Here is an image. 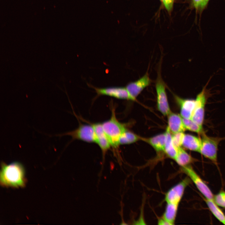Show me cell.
<instances>
[{
    "label": "cell",
    "mask_w": 225,
    "mask_h": 225,
    "mask_svg": "<svg viewBox=\"0 0 225 225\" xmlns=\"http://www.w3.org/2000/svg\"><path fill=\"white\" fill-rule=\"evenodd\" d=\"M185 134L183 132H179L172 134V139L174 146L178 148L182 145Z\"/></svg>",
    "instance_id": "603a6c76"
},
{
    "label": "cell",
    "mask_w": 225,
    "mask_h": 225,
    "mask_svg": "<svg viewBox=\"0 0 225 225\" xmlns=\"http://www.w3.org/2000/svg\"><path fill=\"white\" fill-rule=\"evenodd\" d=\"M174 98L180 107L181 116L191 119L195 105V99H184L176 95Z\"/></svg>",
    "instance_id": "7c38bea8"
},
{
    "label": "cell",
    "mask_w": 225,
    "mask_h": 225,
    "mask_svg": "<svg viewBox=\"0 0 225 225\" xmlns=\"http://www.w3.org/2000/svg\"><path fill=\"white\" fill-rule=\"evenodd\" d=\"M201 135L202 144L199 153L217 165L218 146L223 138L209 137L204 132Z\"/></svg>",
    "instance_id": "3957f363"
},
{
    "label": "cell",
    "mask_w": 225,
    "mask_h": 225,
    "mask_svg": "<svg viewBox=\"0 0 225 225\" xmlns=\"http://www.w3.org/2000/svg\"><path fill=\"white\" fill-rule=\"evenodd\" d=\"M201 139L189 134H185L182 146L187 149L199 153L201 147Z\"/></svg>",
    "instance_id": "5bb4252c"
},
{
    "label": "cell",
    "mask_w": 225,
    "mask_h": 225,
    "mask_svg": "<svg viewBox=\"0 0 225 225\" xmlns=\"http://www.w3.org/2000/svg\"><path fill=\"white\" fill-rule=\"evenodd\" d=\"M63 135L70 136L73 140H78L89 143L96 142V136L92 124H81L75 130L57 136Z\"/></svg>",
    "instance_id": "5b68a950"
},
{
    "label": "cell",
    "mask_w": 225,
    "mask_h": 225,
    "mask_svg": "<svg viewBox=\"0 0 225 225\" xmlns=\"http://www.w3.org/2000/svg\"><path fill=\"white\" fill-rule=\"evenodd\" d=\"M142 139V138L127 129L120 137L118 144L119 145L131 144Z\"/></svg>",
    "instance_id": "ffe728a7"
},
{
    "label": "cell",
    "mask_w": 225,
    "mask_h": 225,
    "mask_svg": "<svg viewBox=\"0 0 225 225\" xmlns=\"http://www.w3.org/2000/svg\"><path fill=\"white\" fill-rule=\"evenodd\" d=\"M160 72H158L155 83L158 110L164 116H168L171 112L166 92V85Z\"/></svg>",
    "instance_id": "277c9868"
},
{
    "label": "cell",
    "mask_w": 225,
    "mask_h": 225,
    "mask_svg": "<svg viewBox=\"0 0 225 225\" xmlns=\"http://www.w3.org/2000/svg\"><path fill=\"white\" fill-rule=\"evenodd\" d=\"M166 141L164 152L169 158L175 160L178 152V148L176 147L172 141V133L167 127L166 131Z\"/></svg>",
    "instance_id": "2e32d148"
},
{
    "label": "cell",
    "mask_w": 225,
    "mask_h": 225,
    "mask_svg": "<svg viewBox=\"0 0 225 225\" xmlns=\"http://www.w3.org/2000/svg\"><path fill=\"white\" fill-rule=\"evenodd\" d=\"M178 205L174 203H167L165 212L162 218L171 225H173L174 223Z\"/></svg>",
    "instance_id": "ac0fdd59"
},
{
    "label": "cell",
    "mask_w": 225,
    "mask_h": 225,
    "mask_svg": "<svg viewBox=\"0 0 225 225\" xmlns=\"http://www.w3.org/2000/svg\"><path fill=\"white\" fill-rule=\"evenodd\" d=\"M158 225H171L170 223L162 217L158 220Z\"/></svg>",
    "instance_id": "484cf974"
},
{
    "label": "cell",
    "mask_w": 225,
    "mask_h": 225,
    "mask_svg": "<svg viewBox=\"0 0 225 225\" xmlns=\"http://www.w3.org/2000/svg\"><path fill=\"white\" fill-rule=\"evenodd\" d=\"M89 85L95 90L97 97L106 95L117 99L135 101L131 97L126 87H112L98 88L90 84Z\"/></svg>",
    "instance_id": "ba28073f"
},
{
    "label": "cell",
    "mask_w": 225,
    "mask_h": 225,
    "mask_svg": "<svg viewBox=\"0 0 225 225\" xmlns=\"http://www.w3.org/2000/svg\"><path fill=\"white\" fill-rule=\"evenodd\" d=\"M181 168L183 172L187 175L194 183L205 199L213 200L214 195L211 189L190 165Z\"/></svg>",
    "instance_id": "52a82bcc"
},
{
    "label": "cell",
    "mask_w": 225,
    "mask_h": 225,
    "mask_svg": "<svg viewBox=\"0 0 225 225\" xmlns=\"http://www.w3.org/2000/svg\"><path fill=\"white\" fill-rule=\"evenodd\" d=\"M183 122L186 130L195 132L201 135L204 133L202 126H201L191 119L182 118Z\"/></svg>",
    "instance_id": "44dd1931"
},
{
    "label": "cell",
    "mask_w": 225,
    "mask_h": 225,
    "mask_svg": "<svg viewBox=\"0 0 225 225\" xmlns=\"http://www.w3.org/2000/svg\"><path fill=\"white\" fill-rule=\"evenodd\" d=\"M151 82L148 73L138 80L129 82L126 87L131 97L135 100L136 98L146 87Z\"/></svg>",
    "instance_id": "30bf717a"
},
{
    "label": "cell",
    "mask_w": 225,
    "mask_h": 225,
    "mask_svg": "<svg viewBox=\"0 0 225 225\" xmlns=\"http://www.w3.org/2000/svg\"><path fill=\"white\" fill-rule=\"evenodd\" d=\"M206 2L208 3L209 0H205Z\"/></svg>",
    "instance_id": "4316f807"
},
{
    "label": "cell",
    "mask_w": 225,
    "mask_h": 225,
    "mask_svg": "<svg viewBox=\"0 0 225 225\" xmlns=\"http://www.w3.org/2000/svg\"><path fill=\"white\" fill-rule=\"evenodd\" d=\"M191 181L188 177L170 188L165 194V200L166 202L179 205L186 188L189 184Z\"/></svg>",
    "instance_id": "9c48e42d"
},
{
    "label": "cell",
    "mask_w": 225,
    "mask_h": 225,
    "mask_svg": "<svg viewBox=\"0 0 225 225\" xmlns=\"http://www.w3.org/2000/svg\"><path fill=\"white\" fill-rule=\"evenodd\" d=\"M111 111L110 119L102 123V125L111 147L116 149L119 146L118 141L120 137L127 129L125 124L119 122L117 119L114 108H112Z\"/></svg>",
    "instance_id": "7a4b0ae2"
},
{
    "label": "cell",
    "mask_w": 225,
    "mask_h": 225,
    "mask_svg": "<svg viewBox=\"0 0 225 225\" xmlns=\"http://www.w3.org/2000/svg\"><path fill=\"white\" fill-rule=\"evenodd\" d=\"M192 1L193 6L198 10L203 9L208 3L205 0H192Z\"/></svg>",
    "instance_id": "cb8c5ba5"
},
{
    "label": "cell",
    "mask_w": 225,
    "mask_h": 225,
    "mask_svg": "<svg viewBox=\"0 0 225 225\" xmlns=\"http://www.w3.org/2000/svg\"><path fill=\"white\" fill-rule=\"evenodd\" d=\"M205 202L210 211L221 222L225 225V215L213 199H205Z\"/></svg>",
    "instance_id": "d6986e66"
},
{
    "label": "cell",
    "mask_w": 225,
    "mask_h": 225,
    "mask_svg": "<svg viewBox=\"0 0 225 225\" xmlns=\"http://www.w3.org/2000/svg\"><path fill=\"white\" fill-rule=\"evenodd\" d=\"M213 200L218 206L225 208V192L221 191L214 195Z\"/></svg>",
    "instance_id": "7402d4cb"
},
{
    "label": "cell",
    "mask_w": 225,
    "mask_h": 225,
    "mask_svg": "<svg viewBox=\"0 0 225 225\" xmlns=\"http://www.w3.org/2000/svg\"><path fill=\"white\" fill-rule=\"evenodd\" d=\"M168 116L167 127L172 134L183 132L186 130L181 116L171 112Z\"/></svg>",
    "instance_id": "4fadbf2b"
},
{
    "label": "cell",
    "mask_w": 225,
    "mask_h": 225,
    "mask_svg": "<svg viewBox=\"0 0 225 225\" xmlns=\"http://www.w3.org/2000/svg\"><path fill=\"white\" fill-rule=\"evenodd\" d=\"M91 124L96 136V143L98 144L102 151L104 160L106 153L111 147V143L103 129L102 123H97Z\"/></svg>",
    "instance_id": "8fae6325"
},
{
    "label": "cell",
    "mask_w": 225,
    "mask_h": 225,
    "mask_svg": "<svg viewBox=\"0 0 225 225\" xmlns=\"http://www.w3.org/2000/svg\"><path fill=\"white\" fill-rule=\"evenodd\" d=\"M161 1L168 11L172 10L174 0H161Z\"/></svg>",
    "instance_id": "d4e9b609"
},
{
    "label": "cell",
    "mask_w": 225,
    "mask_h": 225,
    "mask_svg": "<svg viewBox=\"0 0 225 225\" xmlns=\"http://www.w3.org/2000/svg\"><path fill=\"white\" fill-rule=\"evenodd\" d=\"M181 167L190 165L197 160L192 158L181 147L178 148V152L174 160Z\"/></svg>",
    "instance_id": "e0dca14e"
},
{
    "label": "cell",
    "mask_w": 225,
    "mask_h": 225,
    "mask_svg": "<svg viewBox=\"0 0 225 225\" xmlns=\"http://www.w3.org/2000/svg\"><path fill=\"white\" fill-rule=\"evenodd\" d=\"M166 138L164 132L149 138H142V140L149 144L156 151L164 152Z\"/></svg>",
    "instance_id": "9a60e30c"
},
{
    "label": "cell",
    "mask_w": 225,
    "mask_h": 225,
    "mask_svg": "<svg viewBox=\"0 0 225 225\" xmlns=\"http://www.w3.org/2000/svg\"><path fill=\"white\" fill-rule=\"evenodd\" d=\"M206 84L197 96L195 107L191 119L200 125L202 126L205 104L210 93L206 88Z\"/></svg>",
    "instance_id": "8992f818"
},
{
    "label": "cell",
    "mask_w": 225,
    "mask_h": 225,
    "mask_svg": "<svg viewBox=\"0 0 225 225\" xmlns=\"http://www.w3.org/2000/svg\"><path fill=\"white\" fill-rule=\"evenodd\" d=\"M0 173L1 185L6 187L22 188L26 183L25 172L22 165L18 162L7 164L2 162Z\"/></svg>",
    "instance_id": "6da1fadb"
}]
</instances>
